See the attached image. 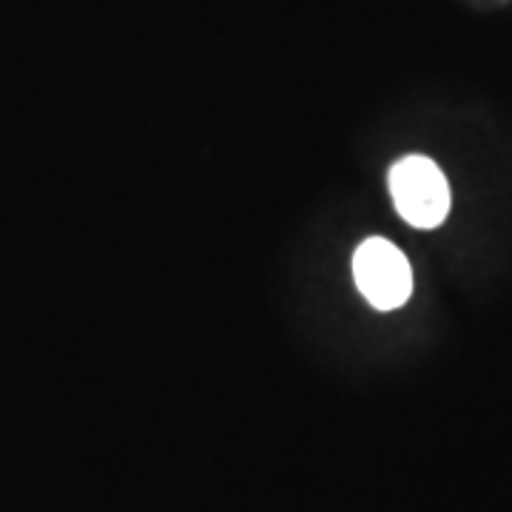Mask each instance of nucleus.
Returning <instances> with one entry per match:
<instances>
[{
    "instance_id": "nucleus-1",
    "label": "nucleus",
    "mask_w": 512,
    "mask_h": 512,
    "mask_svg": "<svg viewBox=\"0 0 512 512\" xmlns=\"http://www.w3.org/2000/svg\"><path fill=\"white\" fill-rule=\"evenodd\" d=\"M393 205L413 228H439L450 214V185L439 165L427 157H404L390 171Z\"/></svg>"
},
{
    "instance_id": "nucleus-2",
    "label": "nucleus",
    "mask_w": 512,
    "mask_h": 512,
    "mask_svg": "<svg viewBox=\"0 0 512 512\" xmlns=\"http://www.w3.org/2000/svg\"><path fill=\"white\" fill-rule=\"evenodd\" d=\"M353 279L376 311H396L413 293L407 256L382 237L365 239L353 254Z\"/></svg>"
}]
</instances>
